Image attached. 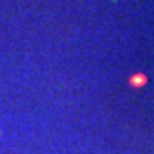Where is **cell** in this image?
I'll return each instance as SVG.
<instances>
[{"mask_svg":"<svg viewBox=\"0 0 154 154\" xmlns=\"http://www.w3.org/2000/svg\"><path fill=\"white\" fill-rule=\"evenodd\" d=\"M147 81V77L144 74H134L131 79H130V84L133 86V87H140V86H143V84H146Z\"/></svg>","mask_w":154,"mask_h":154,"instance_id":"1","label":"cell"}]
</instances>
